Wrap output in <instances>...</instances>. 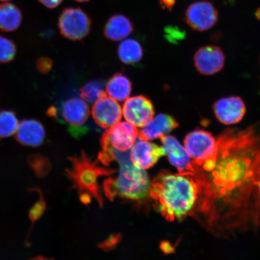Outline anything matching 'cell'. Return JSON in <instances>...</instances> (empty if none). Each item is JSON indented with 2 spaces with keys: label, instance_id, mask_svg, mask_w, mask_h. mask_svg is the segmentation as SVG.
Returning <instances> with one entry per match:
<instances>
[{
  "label": "cell",
  "instance_id": "8fae6325",
  "mask_svg": "<svg viewBox=\"0 0 260 260\" xmlns=\"http://www.w3.org/2000/svg\"><path fill=\"white\" fill-rule=\"evenodd\" d=\"M223 51L215 45H207L198 50L194 55V64L198 72L211 76L222 70L225 62Z\"/></svg>",
  "mask_w": 260,
  "mask_h": 260
},
{
  "label": "cell",
  "instance_id": "83f0119b",
  "mask_svg": "<svg viewBox=\"0 0 260 260\" xmlns=\"http://www.w3.org/2000/svg\"><path fill=\"white\" fill-rule=\"evenodd\" d=\"M53 61L48 57H41L39 58L37 68L39 72L42 74H48L53 68Z\"/></svg>",
  "mask_w": 260,
  "mask_h": 260
},
{
  "label": "cell",
  "instance_id": "5bb4252c",
  "mask_svg": "<svg viewBox=\"0 0 260 260\" xmlns=\"http://www.w3.org/2000/svg\"><path fill=\"white\" fill-rule=\"evenodd\" d=\"M130 158L136 167L147 170L153 167L158 159L165 155L162 146L141 140L132 146Z\"/></svg>",
  "mask_w": 260,
  "mask_h": 260
},
{
  "label": "cell",
  "instance_id": "e0dca14e",
  "mask_svg": "<svg viewBox=\"0 0 260 260\" xmlns=\"http://www.w3.org/2000/svg\"><path fill=\"white\" fill-rule=\"evenodd\" d=\"M15 138L22 145L37 147L43 144L45 131L40 121L34 119H24L19 122Z\"/></svg>",
  "mask_w": 260,
  "mask_h": 260
},
{
  "label": "cell",
  "instance_id": "603a6c76",
  "mask_svg": "<svg viewBox=\"0 0 260 260\" xmlns=\"http://www.w3.org/2000/svg\"><path fill=\"white\" fill-rule=\"evenodd\" d=\"M103 81L95 80L89 81L80 89V95L84 101L92 104L106 95Z\"/></svg>",
  "mask_w": 260,
  "mask_h": 260
},
{
  "label": "cell",
  "instance_id": "277c9868",
  "mask_svg": "<svg viewBox=\"0 0 260 260\" xmlns=\"http://www.w3.org/2000/svg\"><path fill=\"white\" fill-rule=\"evenodd\" d=\"M69 160L71 165L66 170L67 177L72 182L73 188L79 193L81 202L87 205L94 199L102 207L104 200L99 178L113 174L116 170L106 166L102 167L99 159L93 161L84 151L79 155L70 157Z\"/></svg>",
  "mask_w": 260,
  "mask_h": 260
},
{
  "label": "cell",
  "instance_id": "52a82bcc",
  "mask_svg": "<svg viewBox=\"0 0 260 260\" xmlns=\"http://www.w3.org/2000/svg\"><path fill=\"white\" fill-rule=\"evenodd\" d=\"M138 136L136 126L128 122L116 123L106 130L101 138L103 150L115 149L121 151H128L134 145Z\"/></svg>",
  "mask_w": 260,
  "mask_h": 260
},
{
  "label": "cell",
  "instance_id": "836d02e7",
  "mask_svg": "<svg viewBox=\"0 0 260 260\" xmlns=\"http://www.w3.org/2000/svg\"><path fill=\"white\" fill-rule=\"evenodd\" d=\"M76 1L78 2H89V0H76Z\"/></svg>",
  "mask_w": 260,
  "mask_h": 260
},
{
  "label": "cell",
  "instance_id": "484cf974",
  "mask_svg": "<svg viewBox=\"0 0 260 260\" xmlns=\"http://www.w3.org/2000/svg\"><path fill=\"white\" fill-rule=\"evenodd\" d=\"M41 193V192H40V200L34 205V207L32 208L30 211V213H29V217H30V219L32 223H34L36 221H37L40 218L44 212L45 208H46Z\"/></svg>",
  "mask_w": 260,
  "mask_h": 260
},
{
  "label": "cell",
  "instance_id": "d6986e66",
  "mask_svg": "<svg viewBox=\"0 0 260 260\" xmlns=\"http://www.w3.org/2000/svg\"><path fill=\"white\" fill-rule=\"evenodd\" d=\"M107 95L112 99L123 102L128 99L132 91V83L125 75L118 73L114 74L106 86Z\"/></svg>",
  "mask_w": 260,
  "mask_h": 260
},
{
  "label": "cell",
  "instance_id": "ffe728a7",
  "mask_svg": "<svg viewBox=\"0 0 260 260\" xmlns=\"http://www.w3.org/2000/svg\"><path fill=\"white\" fill-rule=\"evenodd\" d=\"M22 20L21 10L12 3L0 5V30L14 31L20 27Z\"/></svg>",
  "mask_w": 260,
  "mask_h": 260
},
{
  "label": "cell",
  "instance_id": "9c48e42d",
  "mask_svg": "<svg viewBox=\"0 0 260 260\" xmlns=\"http://www.w3.org/2000/svg\"><path fill=\"white\" fill-rule=\"evenodd\" d=\"M122 114L126 121L136 127H143L154 118V106L148 98L138 95L125 100Z\"/></svg>",
  "mask_w": 260,
  "mask_h": 260
},
{
  "label": "cell",
  "instance_id": "f1b7e54d",
  "mask_svg": "<svg viewBox=\"0 0 260 260\" xmlns=\"http://www.w3.org/2000/svg\"><path fill=\"white\" fill-rule=\"evenodd\" d=\"M121 239L120 236H115L110 237L106 242L102 244V248L104 249H110L115 246Z\"/></svg>",
  "mask_w": 260,
  "mask_h": 260
},
{
  "label": "cell",
  "instance_id": "d6a6232c",
  "mask_svg": "<svg viewBox=\"0 0 260 260\" xmlns=\"http://www.w3.org/2000/svg\"><path fill=\"white\" fill-rule=\"evenodd\" d=\"M256 18L260 19V8L257 10L256 12Z\"/></svg>",
  "mask_w": 260,
  "mask_h": 260
},
{
  "label": "cell",
  "instance_id": "ac0fdd59",
  "mask_svg": "<svg viewBox=\"0 0 260 260\" xmlns=\"http://www.w3.org/2000/svg\"><path fill=\"white\" fill-rule=\"evenodd\" d=\"M133 30L131 20L125 15L118 14L109 18L104 28V34L109 40L119 41L128 37Z\"/></svg>",
  "mask_w": 260,
  "mask_h": 260
},
{
  "label": "cell",
  "instance_id": "30bf717a",
  "mask_svg": "<svg viewBox=\"0 0 260 260\" xmlns=\"http://www.w3.org/2000/svg\"><path fill=\"white\" fill-rule=\"evenodd\" d=\"M89 107L83 99L72 98L64 102L61 106L63 121L70 126V132L74 136L82 135L86 131L83 126L89 118Z\"/></svg>",
  "mask_w": 260,
  "mask_h": 260
},
{
  "label": "cell",
  "instance_id": "3957f363",
  "mask_svg": "<svg viewBox=\"0 0 260 260\" xmlns=\"http://www.w3.org/2000/svg\"><path fill=\"white\" fill-rule=\"evenodd\" d=\"M101 152L120 166L118 177L107 179L104 183L106 197L110 200L118 197L139 209H148L152 201L150 181L146 172L133 164L129 151L109 149Z\"/></svg>",
  "mask_w": 260,
  "mask_h": 260
},
{
  "label": "cell",
  "instance_id": "1f68e13d",
  "mask_svg": "<svg viewBox=\"0 0 260 260\" xmlns=\"http://www.w3.org/2000/svg\"><path fill=\"white\" fill-rule=\"evenodd\" d=\"M47 115L51 118H57L58 110L56 107L51 106L47 110Z\"/></svg>",
  "mask_w": 260,
  "mask_h": 260
},
{
  "label": "cell",
  "instance_id": "8992f818",
  "mask_svg": "<svg viewBox=\"0 0 260 260\" xmlns=\"http://www.w3.org/2000/svg\"><path fill=\"white\" fill-rule=\"evenodd\" d=\"M91 24L89 15L78 8L63 9L58 22L61 35L71 41H80L86 38L89 34Z\"/></svg>",
  "mask_w": 260,
  "mask_h": 260
},
{
  "label": "cell",
  "instance_id": "d4e9b609",
  "mask_svg": "<svg viewBox=\"0 0 260 260\" xmlns=\"http://www.w3.org/2000/svg\"><path fill=\"white\" fill-rule=\"evenodd\" d=\"M29 165L38 177L47 175L51 169L50 162L47 158L40 155H32L28 159Z\"/></svg>",
  "mask_w": 260,
  "mask_h": 260
},
{
  "label": "cell",
  "instance_id": "4fadbf2b",
  "mask_svg": "<svg viewBox=\"0 0 260 260\" xmlns=\"http://www.w3.org/2000/svg\"><path fill=\"white\" fill-rule=\"evenodd\" d=\"M92 115L98 125L103 128H109L121 121L122 110L115 100L106 95L94 104Z\"/></svg>",
  "mask_w": 260,
  "mask_h": 260
},
{
  "label": "cell",
  "instance_id": "e575fe53",
  "mask_svg": "<svg viewBox=\"0 0 260 260\" xmlns=\"http://www.w3.org/2000/svg\"><path fill=\"white\" fill-rule=\"evenodd\" d=\"M0 1H2V2H8V1H9V0H0Z\"/></svg>",
  "mask_w": 260,
  "mask_h": 260
},
{
  "label": "cell",
  "instance_id": "9a60e30c",
  "mask_svg": "<svg viewBox=\"0 0 260 260\" xmlns=\"http://www.w3.org/2000/svg\"><path fill=\"white\" fill-rule=\"evenodd\" d=\"M162 148L170 164L177 168L178 172H193L191 158L184 146L172 136H164L161 138Z\"/></svg>",
  "mask_w": 260,
  "mask_h": 260
},
{
  "label": "cell",
  "instance_id": "2e32d148",
  "mask_svg": "<svg viewBox=\"0 0 260 260\" xmlns=\"http://www.w3.org/2000/svg\"><path fill=\"white\" fill-rule=\"evenodd\" d=\"M178 126V122L173 116L160 113L138 131V137L145 141L161 138L177 128Z\"/></svg>",
  "mask_w": 260,
  "mask_h": 260
},
{
  "label": "cell",
  "instance_id": "f546056e",
  "mask_svg": "<svg viewBox=\"0 0 260 260\" xmlns=\"http://www.w3.org/2000/svg\"><path fill=\"white\" fill-rule=\"evenodd\" d=\"M42 5L49 9H54L61 4L63 0H39Z\"/></svg>",
  "mask_w": 260,
  "mask_h": 260
},
{
  "label": "cell",
  "instance_id": "7a4b0ae2",
  "mask_svg": "<svg viewBox=\"0 0 260 260\" xmlns=\"http://www.w3.org/2000/svg\"><path fill=\"white\" fill-rule=\"evenodd\" d=\"M199 194L193 172L162 170L151 183V196L156 210L169 222L182 221L193 210Z\"/></svg>",
  "mask_w": 260,
  "mask_h": 260
},
{
  "label": "cell",
  "instance_id": "ba28073f",
  "mask_svg": "<svg viewBox=\"0 0 260 260\" xmlns=\"http://www.w3.org/2000/svg\"><path fill=\"white\" fill-rule=\"evenodd\" d=\"M218 16V12L212 3L200 1L188 6L185 20L193 30L202 32L212 28L217 23Z\"/></svg>",
  "mask_w": 260,
  "mask_h": 260
},
{
  "label": "cell",
  "instance_id": "4316f807",
  "mask_svg": "<svg viewBox=\"0 0 260 260\" xmlns=\"http://www.w3.org/2000/svg\"><path fill=\"white\" fill-rule=\"evenodd\" d=\"M166 37L169 41L172 43H177L178 42L183 40L185 34L180 29L174 27H168L165 28Z\"/></svg>",
  "mask_w": 260,
  "mask_h": 260
},
{
  "label": "cell",
  "instance_id": "cb8c5ba5",
  "mask_svg": "<svg viewBox=\"0 0 260 260\" xmlns=\"http://www.w3.org/2000/svg\"><path fill=\"white\" fill-rule=\"evenodd\" d=\"M17 53V47L14 42L5 36L0 34V63L11 62Z\"/></svg>",
  "mask_w": 260,
  "mask_h": 260
},
{
  "label": "cell",
  "instance_id": "7c38bea8",
  "mask_svg": "<svg viewBox=\"0 0 260 260\" xmlns=\"http://www.w3.org/2000/svg\"><path fill=\"white\" fill-rule=\"evenodd\" d=\"M213 109L218 121L227 125L236 124L241 121L246 111L245 104L241 98L235 96L216 101Z\"/></svg>",
  "mask_w": 260,
  "mask_h": 260
},
{
  "label": "cell",
  "instance_id": "5b68a950",
  "mask_svg": "<svg viewBox=\"0 0 260 260\" xmlns=\"http://www.w3.org/2000/svg\"><path fill=\"white\" fill-rule=\"evenodd\" d=\"M184 144L191 158V164L201 165L216 157L217 140L204 129H195L188 133L184 140Z\"/></svg>",
  "mask_w": 260,
  "mask_h": 260
},
{
  "label": "cell",
  "instance_id": "4dcf8cb0",
  "mask_svg": "<svg viewBox=\"0 0 260 260\" xmlns=\"http://www.w3.org/2000/svg\"><path fill=\"white\" fill-rule=\"evenodd\" d=\"M160 4L162 9L171 11L175 4V0H160Z\"/></svg>",
  "mask_w": 260,
  "mask_h": 260
},
{
  "label": "cell",
  "instance_id": "44dd1931",
  "mask_svg": "<svg viewBox=\"0 0 260 260\" xmlns=\"http://www.w3.org/2000/svg\"><path fill=\"white\" fill-rule=\"evenodd\" d=\"M143 49L141 44L134 39H127L119 44L118 54L119 59L126 64H135L143 57Z\"/></svg>",
  "mask_w": 260,
  "mask_h": 260
},
{
  "label": "cell",
  "instance_id": "6da1fadb",
  "mask_svg": "<svg viewBox=\"0 0 260 260\" xmlns=\"http://www.w3.org/2000/svg\"><path fill=\"white\" fill-rule=\"evenodd\" d=\"M214 167L193 168L199 194L189 216L217 238L260 228V122L227 128L217 138Z\"/></svg>",
  "mask_w": 260,
  "mask_h": 260
},
{
  "label": "cell",
  "instance_id": "7402d4cb",
  "mask_svg": "<svg viewBox=\"0 0 260 260\" xmlns=\"http://www.w3.org/2000/svg\"><path fill=\"white\" fill-rule=\"evenodd\" d=\"M19 124L15 112L6 110L0 111V139L15 135Z\"/></svg>",
  "mask_w": 260,
  "mask_h": 260
}]
</instances>
